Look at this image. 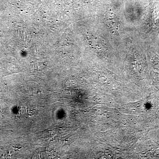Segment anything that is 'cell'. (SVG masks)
<instances>
[{
	"mask_svg": "<svg viewBox=\"0 0 159 159\" xmlns=\"http://www.w3.org/2000/svg\"><path fill=\"white\" fill-rule=\"evenodd\" d=\"M105 21L107 25L114 31L119 30L120 22L116 15L113 12L109 11L105 16Z\"/></svg>",
	"mask_w": 159,
	"mask_h": 159,
	"instance_id": "obj_1",
	"label": "cell"
}]
</instances>
